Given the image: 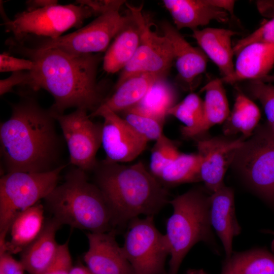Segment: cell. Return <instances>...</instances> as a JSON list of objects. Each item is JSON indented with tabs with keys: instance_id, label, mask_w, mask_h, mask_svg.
<instances>
[{
	"instance_id": "obj_6",
	"label": "cell",
	"mask_w": 274,
	"mask_h": 274,
	"mask_svg": "<svg viewBox=\"0 0 274 274\" xmlns=\"http://www.w3.org/2000/svg\"><path fill=\"white\" fill-rule=\"evenodd\" d=\"M63 164L48 172L6 173L0 179V245H4L10 227L20 213L45 198L58 185Z\"/></svg>"
},
{
	"instance_id": "obj_28",
	"label": "cell",
	"mask_w": 274,
	"mask_h": 274,
	"mask_svg": "<svg viewBox=\"0 0 274 274\" xmlns=\"http://www.w3.org/2000/svg\"><path fill=\"white\" fill-rule=\"evenodd\" d=\"M260 116L257 105L238 90L233 109L224 122L223 132L226 136L241 133L244 139L249 138L258 125Z\"/></svg>"
},
{
	"instance_id": "obj_13",
	"label": "cell",
	"mask_w": 274,
	"mask_h": 274,
	"mask_svg": "<svg viewBox=\"0 0 274 274\" xmlns=\"http://www.w3.org/2000/svg\"><path fill=\"white\" fill-rule=\"evenodd\" d=\"M90 117L104 119L101 145L106 161L116 163L130 162L145 149L147 142L141 137L118 114L100 105Z\"/></svg>"
},
{
	"instance_id": "obj_17",
	"label": "cell",
	"mask_w": 274,
	"mask_h": 274,
	"mask_svg": "<svg viewBox=\"0 0 274 274\" xmlns=\"http://www.w3.org/2000/svg\"><path fill=\"white\" fill-rule=\"evenodd\" d=\"M210 219L212 227L220 239L226 258L233 253L234 237L239 235L241 228L235 210L233 189L224 185L210 195Z\"/></svg>"
},
{
	"instance_id": "obj_34",
	"label": "cell",
	"mask_w": 274,
	"mask_h": 274,
	"mask_svg": "<svg viewBox=\"0 0 274 274\" xmlns=\"http://www.w3.org/2000/svg\"><path fill=\"white\" fill-rule=\"evenodd\" d=\"M259 43L274 45V18L264 23L250 35L237 41L233 47L234 55H237L245 47Z\"/></svg>"
},
{
	"instance_id": "obj_43",
	"label": "cell",
	"mask_w": 274,
	"mask_h": 274,
	"mask_svg": "<svg viewBox=\"0 0 274 274\" xmlns=\"http://www.w3.org/2000/svg\"><path fill=\"white\" fill-rule=\"evenodd\" d=\"M185 274H207L202 269H192L188 270Z\"/></svg>"
},
{
	"instance_id": "obj_44",
	"label": "cell",
	"mask_w": 274,
	"mask_h": 274,
	"mask_svg": "<svg viewBox=\"0 0 274 274\" xmlns=\"http://www.w3.org/2000/svg\"><path fill=\"white\" fill-rule=\"evenodd\" d=\"M260 80L263 82L271 83L274 82V75H267L265 77L261 79Z\"/></svg>"
},
{
	"instance_id": "obj_14",
	"label": "cell",
	"mask_w": 274,
	"mask_h": 274,
	"mask_svg": "<svg viewBox=\"0 0 274 274\" xmlns=\"http://www.w3.org/2000/svg\"><path fill=\"white\" fill-rule=\"evenodd\" d=\"M245 140L243 136L236 139L215 136L197 141V153L201 157V181L211 194L224 185L225 174Z\"/></svg>"
},
{
	"instance_id": "obj_8",
	"label": "cell",
	"mask_w": 274,
	"mask_h": 274,
	"mask_svg": "<svg viewBox=\"0 0 274 274\" xmlns=\"http://www.w3.org/2000/svg\"><path fill=\"white\" fill-rule=\"evenodd\" d=\"M93 11L82 5H55L32 11L17 14L13 20H4L6 31L12 33L10 39L20 42L28 37L56 39L68 29L82 25L93 16Z\"/></svg>"
},
{
	"instance_id": "obj_23",
	"label": "cell",
	"mask_w": 274,
	"mask_h": 274,
	"mask_svg": "<svg viewBox=\"0 0 274 274\" xmlns=\"http://www.w3.org/2000/svg\"><path fill=\"white\" fill-rule=\"evenodd\" d=\"M44 223V207L38 202L14 218L8 232L10 239L0 246V252L21 253L38 237Z\"/></svg>"
},
{
	"instance_id": "obj_5",
	"label": "cell",
	"mask_w": 274,
	"mask_h": 274,
	"mask_svg": "<svg viewBox=\"0 0 274 274\" xmlns=\"http://www.w3.org/2000/svg\"><path fill=\"white\" fill-rule=\"evenodd\" d=\"M169 203L173 212L165 234L170 256L168 274H178L185 257L196 244L215 243L210 219V195L201 188H193Z\"/></svg>"
},
{
	"instance_id": "obj_19",
	"label": "cell",
	"mask_w": 274,
	"mask_h": 274,
	"mask_svg": "<svg viewBox=\"0 0 274 274\" xmlns=\"http://www.w3.org/2000/svg\"><path fill=\"white\" fill-rule=\"evenodd\" d=\"M236 56L233 74L221 78L223 83L260 80L267 76L274 65V45L251 44L243 48Z\"/></svg>"
},
{
	"instance_id": "obj_20",
	"label": "cell",
	"mask_w": 274,
	"mask_h": 274,
	"mask_svg": "<svg viewBox=\"0 0 274 274\" xmlns=\"http://www.w3.org/2000/svg\"><path fill=\"white\" fill-rule=\"evenodd\" d=\"M236 34L235 31L224 28L207 27L193 30L192 37L216 64L223 78L231 76L234 71L231 38Z\"/></svg>"
},
{
	"instance_id": "obj_37",
	"label": "cell",
	"mask_w": 274,
	"mask_h": 274,
	"mask_svg": "<svg viewBox=\"0 0 274 274\" xmlns=\"http://www.w3.org/2000/svg\"><path fill=\"white\" fill-rule=\"evenodd\" d=\"M125 3L122 0H80L76 1V4L89 7L97 16L114 11H119L122 6Z\"/></svg>"
},
{
	"instance_id": "obj_1",
	"label": "cell",
	"mask_w": 274,
	"mask_h": 274,
	"mask_svg": "<svg viewBox=\"0 0 274 274\" xmlns=\"http://www.w3.org/2000/svg\"><path fill=\"white\" fill-rule=\"evenodd\" d=\"M10 50L34 63L27 71L24 86L36 92L41 89L54 98L50 109L63 114L71 108L95 111L106 98L104 83L96 79L102 58L99 54H73L57 48L37 49L8 40Z\"/></svg>"
},
{
	"instance_id": "obj_41",
	"label": "cell",
	"mask_w": 274,
	"mask_h": 274,
	"mask_svg": "<svg viewBox=\"0 0 274 274\" xmlns=\"http://www.w3.org/2000/svg\"><path fill=\"white\" fill-rule=\"evenodd\" d=\"M212 5L220 8L228 14L233 15L235 1L230 0H208Z\"/></svg>"
},
{
	"instance_id": "obj_10",
	"label": "cell",
	"mask_w": 274,
	"mask_h": 274,
	"mask_svg": "<svg viewBox=\"0 0 274 274\" xmlns=\"http://www.w3.org/2000/svg\"><path fill=\"white\" fill-rule=\"evenodd\" d=\"M128 14L119 11L109 12L97 16L86 26L56 39L34 38L37 49L57 48L73 54H94L107 50L112 39L125 24ZM33 38V37H31Z\"/></svg>"
},
{
	"instance_id": "obj_40",
	"label": "cell",
	"mask_w": 274,
	"mask_h": 274,
	"mask_svg": "<svg viewBox=\"0 0 274 274\" xmlns=\"http://www.w3.org/2000/svg\"><path fill=\"white\" fill-rule=\"evenodd\" d=\"M57 3L58 1L56 0H29L26 2V11H32Z\"/></svg>"
},
{
	"instance_id": "obj_30",
	"label": "cell",
	"mask_w": 274,
	"mask_h": 274,
	"mask_svg": "<svg viewBox=\"0 0 274 274\" xmlns=\"http://www.w3.org/2000/svg\"><path fill=\"white\" fill-rule=\"evenodd\" d=\"M167 115L174 116L184 124L181 128L184 138L194 139L203 120V100L197 94L191 93L172 107Z\"/></svg>"
},
{
	"instance_id": "obj_7",
	"label": "cell",
	"mask_w": 274,
	"mask_h": 274,
	"mask_svg": "<svg viewBox=\"0 0 274 274\" xmlns=\"http://www.w3.org/2000/svg\"><path fill=\"white\" fill-rule=\"evenodd\" d=\"M231 166L253 192L274 202V133L266 124L243 142Z\"/></svg>"
},
{
	"instance_id": "obj_38",
	"label": "cell",
	"mask_w": 274,
	"mask_h": 274,
	"mask_svg": "<svg viewBox=\"0 0 274 274\" xmlns=\"http://www.w3.org/2000/svg\"><path fill=\"white\" fill-rule=\"evenodd\" d=\"M26 271L20 261L6 251L0 252V274H24Z\"/></svg>"
},
{
	"instance_id": "obj_36",
	"label": "cell",
	"mask_w": 274,
	"mask_h": 274,
	"mask_svg": "<svg viewBox=\"0 0 274 274\" xmlns=\"http://www.w3.org/2000/svg\"><path fill=\"white\" fill-rule=\"evenodd\" d=\"M33 67V62L29 59L17 58L6 52L0 54L1 73L27 71L32 70Z\"/></svg>"
},
{
	"instance_id": "obj_16",
	"label": "cell",
	"mask_w": 274,
	"mask_h": 274,
	"mask_svg": "<svg viewBox=\"0 0 274 274\" xmlns=\"http://www.w3.org/2000/svg\"><path fill=\"white\" fill-rule=\"evenodd\" d=\"M161 28L172 44L178 77L184 88L193 89L199 76L206 69L208 57L200 48L190 45L169 22H162Z\"/></svg>"
},
{
	"instance_id": "obj_4",
	"label": "cell",
	"mask_w": 274,
	"mask_h": 274,
	"mask_svg": "<svg viewBox=\"0 0 274 274\" xmlns=\"http://www.w3.org/2000/svg\"><path fill=\"white\" fill-rule=\"evenodd\" d=\"M44 200L46 209L61 225L93 233L116 231L111 211L100 190L88 181L85 172L76 167L67 172L64 182Z\"/></svg>"
},
{
	"instance_id": "obj_11",
	"label": "cell",
	"mask_w": 274,
	"mask_h": 274,
	"mask_svg": "<svg viewBox=\"0 0 274 274\" xmlns=\"http://www.w3.org/2000/svg\"><path fill=\"white\" fill-rule=\"evenodd\" d=\"M87 112L82 109L67 114L52 111L67 146L70 163L86 173L93 172L98 162L102 129V123L92 121Z\"/></svg>"
},
{
	"instance_id": "obj_42",
	"label": "cell",
	"mask_w": 274,
	"mask_h": 274,
	"mask_svg": "<svg viewBox=\"0 0 274 274\" xmlns=\"http://www.w3.org/2000/svg\"><path fill=\"white\" fill-rule=\"evenodd\" d=\"M70 274H93L86 266L77 265L73 266Z\"/></svg>"
},
{
	"instance_id": "obj_25",
	"label": "cell",
	"mask_w": 274,
	"mask_h": 274,
	"mask_svg": "<svg viewBox=\"0 0 274 274\" xmlns=\"http://www.w3.org/2000/svg\"><path fill=\"white\" fill-rule=\"evenodd\" d=\"M220 274H274V253L262 248L233 252Z\"/></svg>"
},
{
	"instance_id": "obj_35",
	"label": "cell",
	"mask_w": 274,
	"mask_h": 274,
	"mask_svg": "<svg viewBox=\"0 0 274 274\" xmlns=\"http://www.w3.org/2000/svg\"><path fill=\"white\" fill-rule=\"evenodd\" d=\"M73 267L67 242L59 245L55 258L41 274H70Z\"/></svg>"
},
{
	"instance_id": "obj_12",
	"label": "cell",
	"mask_w": 274,
	"mask_h": 274,
	"mask_svg": "<svg viewBox=\"0 0 274 274\" xmlns=\"http://www.w3.org/2000/svg\"><path fill=\"white\" fill-rule=\"evenodd\" d=\"M129 10L136 16L141 29V39L133 57L121 73L115 85L128 77L140 73H149L165 76L174 61L172 44L164 36L153 32L142 10L126 4Z\"/></svg>"
},
{
	"instance_id": "obj_2",
	"label": "cell",
	"mask_w": 274,
	"mask_h": 274,
	"mask_svg": "<svg viewBox=\"0 0 274 274\" xmlns=\"http://www.w3.org/2000/svg\"><path fill=\"white\" fill-rule=\"evenodd\" d=\"M12 105L10 117L0 126L1 156L6 173H41L61 165L62 140L50 109L43 108L35 96L21 93Z\"/></svg>"
},
{
	"instance_id": "obj_9",
	"label": "cell",
	"mask_w": 274,
	"mask_h": 274,
	"mask_svg": "<svg viewBox=\"0 0 274 274\" xmlns=\"http://www.w3.org/2000/svg\"><path fill=\"white\" fill-rule=\"evenodd\" d=\"M122 248L135 274H168L165 269L168 243L156 227L153 216L128 223Z\"/></svg>"
},
{
	"instance_id": "obj_39",
	"label": "cell",
	"mask_w": 274,
	"mask_h": 274,
	"mask_svg": "<svg viewBox=\"0 0 274 274\" xmlns=\"http://www.w3.org/2000/svg\"><path fill=\"white\" fill-rule=\"evenodd\" d=\"M27 71L12 73L9 77L0 80V95L11 92L15 86H24L26 80Z\"/></svg>"
},
{
	"instance_id": "obj_33",
	"label": "cell",
	"mask_w": 274,
	"mask_h": 274,
	"mask_svg": "<svg viewBox=\"0 0 274 274\" xmlns=\"http://www.w3.org/2000/svg\"><path fill=\"white\" fill-rule=\"evenodd\" d=\"M248 89L252 96L261 104L266 115V124L274 133V86L255 80L251 81Z\"/></svg>"
},
{
	"instance_id": "obj_45",
	"label": "cell",
	"mask_w": 274,
	"mask_h": 274,
	"mask_svg": "<svg viewBox=\"0 0 274 274\" xmlns=\"http://www.w3.org/2000/svg\"><path fill=\"white\" fill-rule=\"evenodd\" d=\"M267 232H268L272 235H274V231H267Z\"/></svg>"
},
{
	"instance_id": "obj_29",
	"label": "cell",
	"mask_w": 274,
	"mask_h": 274,
	"mask_svg": "<svg viewBox=\"0 0 274 274\" xmlns=\"http://www.w3.org/2000/svg\"><path fill=\"white\" fill-rule=\"evenodd\" d=\"M201 157L198 154H180L162 171L158 180L165 187L201 181Z\"/></svg>"
},
{
	"instance_id": "obj_24",
	"label": "cell",
	"mask_w": 274,
	"mask_h": 274,
	"mask_svg": "<svg viewBox=\"0 0 274 274\" xmlns=\"http://www.w3.org/2000/svg\"><path fill=\"white\" fill-rule=\"evenodd\" d=\"M159 77L149 73L132 75L115 85L114 92L107 96L101 105L118 114L135 106L145 96L154 81Z\"/></svg>"
},
{
	"instance_id": "obj_15",
	"label": "cell",
	"mask_w": 274,
	"mask_h": 274,
	"mask_svg": "<svg viewBox=\"0 0 274 274\" xmlns=\"http://www.w3.org/2000/svg\"><path fill=\"white\" fill-rule=\"evenodd\" d=\"M117 232H89V243L83 260L93 274H135L122 247L116 241Z\"/></svg>"
},
{
	"instance_id": "obj_27",
	"label": "cell",
	"mask_w": 274,
	"mask_h": 274,
	"mask_svg": "<svg viewBox=\"0 0 274 274\" xmlns=\"http://www.w3.org/2000/svg\"><path fill=\"white\" fill-rule=\"evenodd\" d=\"M205 92L203 117L195 138L206 132L212 126L225 122L229 114V108L223 83L215 79L206 84L201 89Z\"/></svg>"
},
{
	"instance_id": "obj_18",
	"label": "cell",
	"mask_w": 274,
	"mask_h": 274,
	"mask_svg": "<svg viewBox=\"0 0 274 274\" xmlns=\"http://www.w3.org/2000/svg\"><path fill=\"white\" fill-rule=\"evenodd\" d=\"M162 3L178 30L188 28L193 31L213 20L222 23L229 21V14L208 0H163Z\"/></svg>"
},
{
	"instance_id": "obj_21",
	"label": "cell",
	"mask_w": 274,
	"mask_h": 274,
	"mask_svg": "<svg viewBox=\"0 0 274 274\" xmlns=\"http://www.w3.org/2000/svg\"><path fill=\"white\" fill-rule=\"evenodd\" d=\"M140 39L139 21L134 14L129 10L126 22L114 38L104 56V70L108 74L122 71L133 57Z\"/></svg>"
},
{
	"instance_id": "obj_3",
	"label": "cell",
	"mask_w": 274,
	"mask_h": 274,
	"mask_svg": "<svg viewBox=\"0 0 274 274\" xmlns=\"http://www.w3.org/2000/svg\"><path fill=\"white\" fill-rule=\"evenodd\" d=\"M93 172V183L109 207L117 232L140 215L154 216L169 202L166 187L141 161L125 165L98 161Z\"/></svg>"
},
{
	"instance_id": "obj_32",
	"label": "cell",
	"mask_w": 274,
	"mask_h": 274,
	"mask_svg": "<svg viewBox=\"0 0 274 274\" xmlns=\"http://www.w3.org/2000/svg\"><path fill=\"white\" fill-rule=\"evenodd\" d=\"M122 117L128 124L147 142L156 141L163 134L164 123L130 110L123 112Z\"/></svg>"
},
{
	"instance_id": "obj_31",
	"label": "cell",
	"mask_w": 274,
	"mask_h": 274,
	"mask_svg": "<svg viewBox=\"0 0 274 274\" xmlns=\"http://www.w3.org/2000/svg\"><path fill=\"white\" fill-rule=\"evenodd\" d=\"M181 152L174 142L163 134L152 148L150 171L158 179L163 169Z\"/></svg>"
},
{
	"instance_id": "obj_26",
	"label": "cell",
	"mask_w": 274,
	"mask_h": 274,
	"mask_svg": "<svg viewBox=\"0 0 274 274\" xmlns=\"http://www.w3.org/2000/svg\"><path fill=\"white\" fill-rule=\"evenodd\" d=\"M176 93L173 87L165 77H159L153 83L143 98L127 110L164 123L169 110L176 104Z\"/></svg>"
},
{
	"instance_id": "obj_22",
	"label": "cell",
	"mask_w": 274,
	"mask_h": 274,
	"mask_svg": "<svg viewBox=\"0 0 274 274\" xmlns=\"http://www.w3.org/2000/svg\"><path fill=\"white\" fill-rule=\"evenodd\" d=\"M61 226L53 217L45 222L38 237L21 253L20 261L29 274H41L55 258L59 247L56 233Z\"/></svg>"
}]
</instances>
